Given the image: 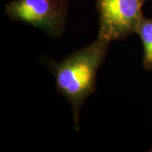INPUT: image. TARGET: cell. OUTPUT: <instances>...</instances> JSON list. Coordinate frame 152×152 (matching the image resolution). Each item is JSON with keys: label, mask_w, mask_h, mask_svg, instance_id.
Wrapping results in <instances>:
<instances>
[{"label": "cell", "mask_w": 152, "mask_h": 152, "mask_svg": "<svg viewBox=\"0 0 152 152\" xmlns=\"http://www.w3.org/2000/svg\"><path fill=\"white\" fill-rule=\"evenodd\" d=\"M151 151H152V148H151Z\"/></svg>", "instance_id": "obj_5"}, {"label": "cell", "mask_w": 152, "mask_h": 152, "mask_svg": "<svg viewBox=\"0 0 152 152\" xmlns=\"http://www.w3.org/2000/svg\"><path fill=\"white\" fill-rule=\"evenodd\" d=\"M109 44L97 37L59 63L49 60L50 69L56 79L55 88L71 105L76 131L80 130L82 105L96 91L97 71L106 58Z\"/></svg>", "instance_id": "obj_1"}, {"label": "cell", "mask_w": 152, "mask_h": 152, "mask_svg": "<svg viewBox=\"0 0 152 152\" xmlns=\"http://www.w3.org/2000/svg\"><path fill=\"white\" fill-rule=\"evenodd\" d=\"M143 46L142 64L145 70H152V18H143L137 33Z\"/></svg>", "instance_id": "obj_4"}, {"label": "cell", "mask_w": 152, "mask_h": 152, "mask_svg": "<svg viewBox=\"0 0 152 152\" xmlns=\"http://www.w3.org/2000/svg\"><path fill=\"white\" fill-rule=\"evenodd\" d=\"M146 1H148V0H145V2H146Z\"/></svg>", "instance_id": "obj_6"}, {"label": "cell", "mask_w": 152, "mask_h": 152, "mask_svg": "<svg viewBox=\"0 0 152 152\" xmlns=\"http://www.w3.org/2000/svg\"><path fill=\"white\" fill-rule=\"evenodd\" d=\"M69 0H13L5 13L13 21L41 29L53 37H61L66 27Z\"/></svg>", "instance_id": "obj_2"}, {"label": "cell", "mask_w": 152, "mask_h": 152, "mask_svg": "<svg viewBox=\"0 0 152 152\" xmlns=\"http://www.w3.org/2000/svg\"><path fill=\"white\" fill-rule=\"evenodd\" d=\"M145 0H96L98 38L111 42L136 34L144 15Z\"/></svg>", "instance_id": "obj_3"}]
</instances>
